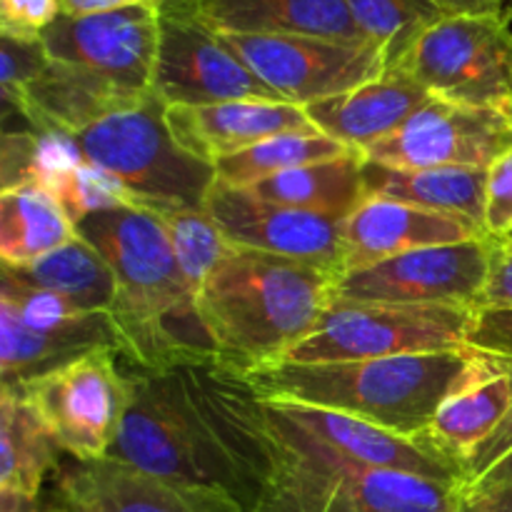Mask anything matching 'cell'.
Returning <instances> with one entry per match:
<instances>
[{
    "label": "cell",
    "mask_w": 512,
    "mask_h": 512,
    "mask_svg": "<svg viewBox=\"0 0 512 512\" xmlns=\"http://www.w3.org/2000/svg\"><path fill=\"white\" fill-rule=\"evenodd\" d=\"M128 408L108 458L200 488L233 495L253 512L273 450L260 395L220 363L143 370L128 363Z\"/></svg>",
    "instance_id": "6da1fadb"
},
{
    "label": "cell",
    "mask_w": 512,
    "mask_h": 512,
    "mask_svg": "<svg viewBox=\"0 0 512 512\" xmlns=\"http://www.w3.org/2000/svg\"><path fill=\"white\" fill-rule=\"evenodd\" d=\"M75 235L93 245L115 275L118 298L110 318L125 363L143 370L220 363L198 295L185 280L158 215L143 205H115L80 218Z\"/></svg>",
    "instance_id": "7a4b0ae2"
},
{
    "label": "cell",
    "mask_w": 512,
    "mask_h": 512,
    "mask_svg": "<svg viewBox=\"0 0 512 512\" xmlns=\"http://www.w3.org/2000/svg\"><path fill=\"white\" fill-rule=\"evenodd\" d=\"M512 360L468 348L348 363H275L248 373L265 400L313 405L353 415L403 438H425L453 395L510 373Z\"/></svg>",
    "instance_id": "3957f363"
},
{
    "label": "cell",
    "mask_w": 512,
    "mask_h": 512,
    "mask_svg": "<svg viewBox=\"0 0 512 512\" xmlns=\"http://www.w3.org/2000/svg\"><path fill=\"white\" fill-rule=\"evenodd\" d=\"M338 275L230 245L198 295L225 368L248 375L288 358L315 333Z\"/></svg>",
    "instance_id": "277c9868"
},
{
    "label": "cell",
    "mask_w": 512,
    "mask_h": 512,
    "mask_svg": "<svg viewBox=\"0 0 512 512\" xmlns=\"http://www.w3.org/2000/svg\"><path fill=\"white\" fill-rule=\"evenodd\" d=\"M273 468L253 512H460L463 488L365 468L298 433L260 398Z\"/></svg>",
    "instance_id": "5b68a950"
},
{
    "label": "cell",
    "mask_w": 512,
    "mask_h": 512,
    "mask_svg": "<svg viewBox=\"0 0 512 512\" xmlns=\"http://www.w3.org/2000/svg\"><path fill=\"white\" fill-rule=\"evenodd\" d=\"M165 110L168 105L153 93L145 103L73 135V143L83 160L125 190L133 205L205 210L218 180L215 165L195 158L173 138Z\"/></svg>",
    "instance_id": "8992f818"
},
{
    "label": "cell",
    "mask_w": 512,
    "mask_h": 512,
    "mask_svg": "<svg viewBox=\"0 0 512 512\" xmlns=\"http://www.w3.org/2000/svg\"><path fill=\"white\" fill-rule=\"evenodd\" d=\"M475 313L478 310L463 305L333 298L315 333L305 338L285 360L348 363V360L468 350Z\"/></svg>",
    "instance_id": "52a82bcc"
},
{
    "label": "cell",
    "mask_w": 512,
    "mask_h": 512,
    "mask_svg": "<svg viewBox=\"0 0 512 512\" xmlns=\"http://www.w3.org/2000/svg\"><path fill=\"white\" fill-rule=\"evenodd\" d=\"M512 13L445 15L398 68L433 98L470 108L508 110L512 103Z\"/></svg>",
    "instance_id": "ba28073f"
},
{
    "label": "cell",
    "mask_w": 512,
    "mask_h": 512,
    "mask_svg": "<svg viewBox=\"0 0 512 512\" xmlns=\"http://www.w3.org/2000/svg\"><path fill=\"white\" fill-rule=\"evenodd\" d=\"M118 350H95L15 388L30 400L60 453L78 463L108 458L128 408V378Z\"/></svg>",
    "instance_id": "9c48e42d"
},
{
    "label": "cell",
    "mask_w": 512,
    "mask_h": 512,
    "mask_svg": "<svg viewBox=\"0 0 512 512\" xmlns=\"http://www.w3.org/2000/svg\"><path fill=\"white\" fill-rule=\"evenodd\" d=\"M218 35L283 103L300 108L360 88L388 70L383 53L370 43L315 35Z\"/></svg>",
    "instance_id": "30bf717a"
},
{
    "label": "cell",
    "mask_w": 512,
    "mask_h": 512,
    "mask_svg": "<svg viewBox=\"0 0 512 512\" xmlns=\"http://www.w3.org/2000/svg\"><path fill=\"white\" fill-rule=\"evenodd\" d=\"M493 235L455 245L410 250L395 258L350 270L335 283V298L410 305H463L478 310L488 283Z\"/></svg>",
    "instance_id": "8fae6325"
},
{
    "label": "cell",
    "mask_w": 512,
    "mask_h": 512,
    "mask_svg": "<svg viewBox=\"0 0 512 512\" xmlns=\"http://www.w3.org/2000/svg\"><path fill=\"white\" fill-rule=\"evenodd\" d=\"M153 93L165 105H215L230 100L283 103L218 33L175 8H160Z\"/></svg>",
    "instance_id": "7c38bea8"
},
{
    "label": "cell",
    "mask_w": 512,
    "mask_h": 512,
    "mask_svg": "<svg viewBox=\"0 0 512 512\" xmlns=\"http://www.w3.org/2000/svg\"><path fill=\"white\" fill-rule=\"evenodd\" d=\"M205 213L233 248L278 255L343 275V223L328 215L273 203L248 188L220 183L210 188Z\"/></svg>",
    "instance_id": "4fadbf2b"
},
{
    "label": "cell",
    "mask_w": 512,
    "mask_h": 512,
    "mask_svg": "<svg viewBox=\"0 0 512 512\" xmlns=\"http://www.w3.org/2000/svg\"><path fill=\"white\" fill-rule=\"evenodd\" d=\"M158 43L160 8L155 5L60 15L43 33L50 60L90 70L135 93H153Z\"/></svg>",
    "instance_id": "5bb4252c"
},
{
    "label": "cell",
    "mask_w": 512,
    "mask_h": 512,
    "mask_svg": "<svg viewBox=\"0 0 512 512\" xmlns=\"http://www.w3.org/2000/svg\"><path fill=\"white\" fill-rule=\"evenodd\" d=\"M508 150H512V123L505 110L433 98L408 125L363 155L393 168L490 170Z\"/></svg>",
    "instance_id": "9a60e30c"
},
{
    "label": "cell",
    "mask_w": 512,
    "mask_h": 512,
    "mask_svg": "<svg viewBox=\"0 0 512 512\" xmlns=\"http://www.w3.org/2000/svg\"><path fill=\"white\" fill-rule=\"evenodd\" d=\"M265 403L283 423L308 435L315 443L325 445L348 463L423 475V478L438 480V483L463 488V465L440 453L428 438H403V435H395L378 425L353 418V415L313 408V405L288 403V400H265Z\"/></svg>",
    "instance_id": "2e32d148"
},
{
    "label": "cell",
    "mask_w": 512,
    "mask_h": 512,
    "mask_svg": "<svg viewBox=\"0 0 512 512\" xmlns=\"http://www.w3.org/2000/svg\"><path fill=\"white\" fill-rule=\"evenodd\" d=\"M58 495L75 512H245L223 490L175 483L113 458L60 468Z\"/></svg>",
    "instance_id": "e0dca14e"
},
{
    "label": "cell",
    "mask_w": 512,
    "mask_h": 512,
    "mask_svg": "<svg viewBox=\"0 0 512 512\" xmlns=\"http://www.w3.org/2000/svg\"><path fill=\"white\" fill-rule=\"evenodd\" d=\"M165 120L173 138L205 163L248 150L283 133H320L305 108L270 100H230L215 105H170Z\"/></svg>",
    "instance_id": "ac0fdd59"
},
{
    "label": "cell",
    "mask_w": 512,
    "mask_h": 512,
    "mask_svg": "<svg viewBox=\"0 0 512 512\" xmlns=\"http://www.w3.org/2000/svg\"><path fill=\"white\" fill-rule=\"evenodd\" d=\"M488 235L455 215L413 208L388 198H365L343 220V275L420 248L455 245Z\"/></svg>",
    "instance_id": "d6986e66"
},
{
    "label": "cell",
    "mask_w": 512,
    "mask_h": 512,
    "mask_svg": "<svg viewBox=\"0 0 512 512\" xmlns=\"http://www.w3.org/2000/svg\"><path fill=\"white\" fill-rule=\"evenodd\" d=\"M163 8L180 10L213 33L315 35L368 43L345 0H165Z\"/></svg>",
    "instance_id": "ffe728a7"
},
{
    "label": "cell",
    "mask_w": 512,
    "mask_h": 512,
    "mask_svg": "<svg viewBox=\"0 0 512 512\" xmlns=\"http://www.w3.org/2000/svg\"><path fill=\"white\" fill-rule=\"evenodd\" d=\"M433 95L403 70H385L380 78L335 98L305 108L315 128L328 138L365 153L398 133Z\"/></svg>",
    "instance_id": "44dd1931"
},
{
    "label": "cell",
    "mask_w": 512,
    "mask_h": 512,
    "mask_svg": "<svg viewBox=\"0 0 512 512\" xmlns=\"http://www.w3.org/2000/svg\"><path fill=\"white\" fill-rule=\"evenodd\" d=\"M95 350H118L110 313H85L53 330H35L0 303V378L3 388H23Z\"/></svg>",
    "instance_id": "7402d4cb"
},
{
    "label": "cell",
    "mask_w": 512,
    "mask_h": 512,
    "mask_svg": "<svg viewBox=\"0 0 512 512\" xmlns=\"http://www.w3.org/2000/svg\"><path fill=\"white\" fill-rule=\"evenodd\" d=\"M150 95L135 93L90 70L50 60L28 88L18 113L38 133L78 135L110 115L145 103Z\"/></svg>",
    "instance_id": "603a6c76"
},
{
    "label": "cell",
    "mask_w": 512,
    "mask_h": 512,
    "mask_svg": "<svg viewBox=\"0 0 512 512\" xmlns=\"http://www.w3.org/2000/svg\"><path fill=\"white\" fill-rule=\"evenodd\" d=\"M368 198H388L413 208L465 218L485 230L488 170L483 168H393L363 160Z\"/></svg>",
    "instance_id": "cb8c5ba5"
},
{
    "label": "cell",
    "mask_w": 512,
    "mask_h": 512,
    "mask_svg": "<svg viewBox=\"0 0 512 512\" xmlns=\"http://www.w3.org/2000/svg\"><path fill=\"white\" fill-rule=\"evenodd\" d=\"M363 153H348L343 158L303 165L275 178L253 185L255 195L290 208L328 215L343 223L368 198L363 180Z\"/></svg>",
    "instance_id": "d4e9b609"
},
{
    "label": "cell",
    "mask_w": 512,
    "mask_h": 512,
    "mask_svg": "<svg viewBox=\"0 0 512 512\" xmlns=\"http://www.w3.org/2000/svg\"><path fill=\"white\" fill-rule=\"evenodd\" d=\"M75 238V223L43 185H20L0 193V260L23 268Z\"/></svg>",
    "instance_id": "484cf974"
},
{
    "label": "cell",
    "mask_w": 512,
    "mask_h": 512,
    "mask_svg": "<svg viewBox=\"0 0 512 512\" xmlns=\"http://www.w3.org/2000/svg\"><path fill=\"white\" fill-rule=\"evenodd\" d=\"M58 443L20 390H0V490L38 500L58 468Z\"/></svg>",
    "instance_id": "4316f807"
},
{
    "label": "cell",
    "mask_w": 512,
    "mask_h": 512,
    "mask_svg": "<svg viewBox=\"0 0 512 512\" xmlns=\"http://www.w3.org/2000/svg\"><path fill=\"white\" fill-rule=\"evenodd\" d=\"M18 283L60 295L83 313H110L118 283L103 255L75 235L63 248L23 268H3Z\"/></svg>",
    "instance_id": "83f0119b"
},
{
    "label": "cell",
    "mask_w": 512,
    "mask_h": 512,
    "mask_svg": "<svg viewBox=\"0 0 512 512\" xmlns=\"http://www.w3.org/2000/svg\"><path fill=\"white\" fill-rule=\"evenodd\" d=\"M512 370V368H510ZM512 408V375L503 373L453 395L435 415L425 438L448 458L468 465Z\"/></svg>",
    "instance_id": "f1b7e54d"
},
{
    "label": "cell",
    "mask_w": 512,
    "mask_h": 512,
    "mask_svg": "<svg viewBox=\"0 0 512 512\" xmlns=\"http://www.w3.org/2000/svg\"><path fill=\"white\" fill-rule=\"evenodd\" d=\"M348 153H358V150L323 133H283L263 140L253 148L228 155V158H220L215 163V175L220 183L235 185V188H253V185L288 173L293 168L343 158Z\"/></svg>",
    "instance_id": "f546056e"
},
{
    "label": "cell",
    "mask_w": 512,
    "mask_h": 512,
    "mask_svg": "<svg viewBox=\"0 0 512 512\" xmlns=\"http://www.w3.org/2000/svg\"><path fill=\"white\" fill-rule=\"evenodd\" d=\"M355 25L383 53L388 70L398 68L408 50L445 18L433 0H345Z\"/></svg>",
    "instance_id": "4dcf8cb0"
},
{
    "label": "cell",
    "mask_w": 512,
    "mask_h": 512,
    "mask_svg": "<svg viewBox=\"0 0 512 512\" xmlns=\"http://www.w3.org/2000/svg\"><path fill=\"white\" fill-rule=\"evenodd\" d=\"M150 213L158 215L160 223L168 230L170 245L178 258L180 270L195 295H200L205 280L213 273L215 265L220 263L230 250V243L220 233L218 225L213 223L205 210H185V208H148Z\"/></svg>",
    "instance_id": "1f68e13d"
},
{
    "label": "cell",
    "mask_w": 512,
    "mask_h": 512,
    "mask_svg": "<svg viewBox=\"0 0 512 512\" xmlns=\"http://www.w3.org/2000/svg\"><path fill=\"white\" fill-rule=\"evenodd\" d=\"M45 190H50L58 198V203L63 205L73 223H78L85 215L95 213V210L130 203L125 190L110 175L90 165L88 160H80L73 168L55 175Z\"/></svg>",
    "instance_id": "d6a6232c"
},
{
    "label": "cell",
    "mask_w": 512,
    "mask_h": 512,
    "mask_svg": "<svg viewBox=\"0 0 512 512\" xmlns=\"http://www.w3.org/2000/svg\"><path fill=\"white\" fill-rule=\"evenodd\" d=\"M43 40H18L0 35V90L8 108H20L30 85L48 68Z\"/></svg>",
    "instance_id": "836d02e7"
},
{
    "label": "cell",
    "mask_w": 512,
    "mask_h": 512,
    "mask_svg": "<svg viewBox=\"0 0 512 512\" xmlns=\"http://www.w3.org/2000/svg\"><path fill=\"white\" fill-rule=\"evenodd\" d=\"M508 483H512V408L508 418L475 450L473 458L465 465L463 493H478V490H490Z\"/></svg>",
    "instance_id": "e575fe53"
},
{
    "label": "cell",
    "mask_w": 512,
    "mask_h": 512,
    "mask_svg": "<svg viewBox=\"0 0 512 512\" xmlns=\"http://www.w3.org/2000/svg\"><path fill=\"white\" fill-rule=\"evenodd\" d=\"M63 15V0H0V35L43 40V33Z\"/></svg>",
    "instance_id": "d590c367"
},
{
    "label": "cell",
    "mask_w": 512,
    "mask_h": 512,
    "mask_svg": "<svg viewBox=\"0 0 512 512\" xmlns=\"http://www.w3.org/2000/svg\"><path fill=\"white\" fill-rule=\"evenodd\" d=\"M512 230V150L495 160L488 170L485 233L503 238Z\"/></svg>",
    "instance_id": "8d00e7d4"
},
{
    "label": "cell",
    "mask_w": 512,
    "mask_h": 512,
    "mask_svg": "<svg viewBox=\"0 0 512 512\" xmlns=\"http://www.w3.org/2000/svg\"><path fill=\"white\" fill-rule=\"evenodd\" d=\"M470 348L512 358V310H478L470 328Z\"/></svg>",
    "instance_id": "74e56055"
},
{
    "label": "cell",
    "mask_w": 512,
    "mask_h": 512,
    "mask_svg": "<svg viewBox=\"0 0 512 512\" xmlns=\"http://www.w3.org/2000/svg\"><path fill=\"white\" fill-rule=\"evenodd\" d=\"M512 310V245L503 238L495 240L490 258L488 283L480 293L478 310Z\"/></svg>",
    "instance_id": "f35d334b"
},
{
    "label": "cell",
    "mask_w": 512,
    "mask_h": 512,
    "mask_svg": "<svg viewBox=\"0 0 512 512\" xmlns=\"http://www.w3.org/2000/svg\"><path fill=\"white\" fill-rule=\"evenodd\" d=\"M460 512H512V483L478 493H463Z\"/></svg>",
    "instance_id": "ab89813d"
},
{
    "label": "cell",
    "mask_w": 512,
    "mask_h": 512,
    "mask_svg": "<svg viewBox=\"0 0 512 512\" xmlns=\"http://www.w3.org/2000/svg\"><path fill=\"white\" fill-rule=\"evenodd\" d=\"M135 5H155V8H163L165 0H63V15L105 13V10L135 8Z\"/></svg>",
    "instance_id": "60d3db41"
},
{
    "label": "cell",
    "mask_w": 512,
    "mask_h": 512,
    "mask_svg": "<svg viewBox=\"0 0 512 512\" xmlns=\"http://www.w3.org/2000/svg\"><path fill=\"white\" fill-rule=\"evenodd\" d=\"M445 15H495L508 10L510 0H433Z\"/></svg>",
    "instance_id": "b9f144b4"
},
{
    "label": "cell",
    "mask_w": 512,
    "mask_h": 512,
    "mask_svg": "<svg viewBox=\"0 0 512 512\" xmlns=\"http://www.w3.org/2000/svg\"><path fill=\"white\" fill-rule=\"evenodd\" d=\"M0 512H43V510H40L38 500L35 498H25V495L0 490Z\"/></svg>",
    "instance_id": "7bdbcfd3"
},
{
    "label": "cell",
    "mask_w": 512,
    "mask_h": 512,
    "mask_svg": "<svg viewBox=\"0 0 512 512\" xmlns=\"http://www.w3.org/2000/svg\"><path fill=\"white\" fill-rule=\"evenodd\" d=\"M50 512H75V510L68 508V505H63V503H55L53 508H50Z\"/></svg>",
    "instance_id": "ee69618b"
},
{
    "label": "cell",
    "mask_w": 512,
    "mask_h": 512,
    "mask_svg": "<svg viewBox=\"0 0 512 512\" xmlns=\"http://www.w3.org/2000/svg\"><path fill=\"white\" fill-rule=\"evenodd\" d=\"M503 240H505V243H510V245H512V230H510L508 235H503Z\"/></svg>",
    "instance_id": "f6af8a7d"
},
{
    "label": "cell",
    "mask_w": 512,
    "mask_h": 512,
    "mask_svg": "<svg viewBox=\"0 0 512 512\" xmlns=\"http://www.w3.org/2000/svg\"><path fill=\"white\" fill-rule=\"evenodd\" d=\"M505 113H508V118H510V123H512V103H510V108L505 110Z\"/></svg>",
    "instance_id": "bcb514c9"
},
{
    "label": "cell",
    "mask_w": 512,
    "mask_h": 512,
    "mask_svg": "<svg viewBox=\"0 0 512 512\" xmlns=\"http://www.w3.org/2000/svg\"><path fill=\"white\" fill-rule=\"evenodd\" d=\"M48 512H50V510H48Z\"/></svg>",
    "instance_id": "7dc6e473"
}]
</instances>
